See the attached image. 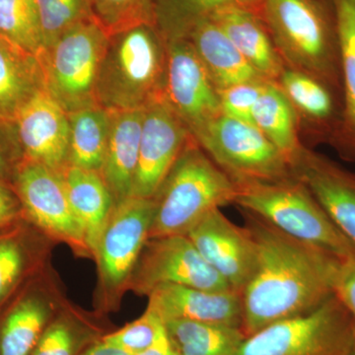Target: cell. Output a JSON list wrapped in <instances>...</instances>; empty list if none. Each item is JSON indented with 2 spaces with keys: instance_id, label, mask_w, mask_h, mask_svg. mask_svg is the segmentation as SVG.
Returning <instances> with one entry per match:
<instances>
[{
  "instance_id": "12",
  "label": "cell",
  "mask_w": 355,
  "mask_h": 355,
  "mask_svg": "<svg viewBox=\"0 0 355 355\" xmlns=\"http://www.w3.org/2000/svg\"><path fill=\"white\" fill-rule=\"evenodd\" d=\"M67 301L62 279L50 263L0 310V355H31Z\"/></svg>"
},
{
  "instance_id": "34",
  "label": "cell",
  "mask_w": 355,
  "mask_h": 355,
  "mask_svg": "<svg viewBox=\"0 0 355 355\" xmlns=\"http://www.w3.org/2000/svg\"><path fill=\"white\" fill-rule=\"evenodd\" d=\"M44 50L74 26L91 19L87 0H34Z\"/></svg>"
},
{
  "instance_id": "3",
  "label": "cell",
  "mask_w": 355,
  "mask_h": 355,
  "mask_svg": "<svg viewBox=\"0 0 355 355\" xmlns=\"http://www.w3.org/2000/svg\"><path fill=\"white\" fill-rule=\"evenodd\" d=\"M164 57L156 26L140 25L110 37L96 83L106 111L142 110L162 97Z\"/></svg>"
},
{
  "instance_id": "25",
  "label": "cell",
  "mask_w": 355,
  "mask_h": 355,
  "mask_svg": "<svg viewBox=\"0 0 355 355\" xmlns=\"http://www.w3.org/2000/svg\"><path fill=\"white\" fill-rule=\"evenodd\" d=\"M340 46L343 90L342 121L335 141L343 155L355 160V0H328Z\"/></svg>"
},
{
  "instance_id": "24",
  "label": "cell",
  "mask_w": 355,
  "mask_h": 355,
  "mask_svg": "<svg viewBox=\"0 0 355 355\" xmlns=\"http://www.w3.org/2000/svg\"><path fill=\"white\" fill-rule=\"evenodd\" d=\"M62 180L72 209L83 225L93 256L105 226L116 207L113 196L99 172L67 166Z\"/></svg>"
},
{
  "instance_id": "20",
  "label": "cell",
  "mask_w": 355,
  "mask_h": 355,
  "mask_svg": "<svg viewBox=\"0 0 355 355\" xmlns=\"http://www.w3.org/2000/svg\"><path fill=\"white\" fill-rule=\"evenodd\" d=\"M144 110L108 112V146L100 174L116 205L132 196L139 161Z\"/></svg>"
},
{
  "instance_id": "10",
  "label": "cell",
  "mask_w": 355,
  "mask_h": 355,
  "mask_svg": "<svg viewBox=\"0 0 355 355\" xmlns=\"http://www.w3.org/2000/svg\"><path fill=\"white\" fill-rule=\"evenodd\" d=\"M196 137L219 168L234 182L291 176L288 161L258 128L220 114Z\"/></svg>"
},
{
  "instance_id": "18",
  "label": "cell",
  "mask_w": 355,
  "mask_h": 355,
  "mask_svg": "<svg viewBox=\"0 0 355 355\" xmlns=\"http://www.w3.org/2000/svg\"><path fill=\"white\" fill-rule=\"evenodd\" d=\"M147 307L162 320H188L242 329L241 293L210 291L195 287L163 284L148 296Z\"/></svg>"
},
{
  "instance_id": "21",
  "label": "cell",
  "mask_w": 355,
  "mask_h": 355,
  "mask_svg": "<svg viewBox=\"0 0 355 355\" xmlns=\"http://www.w3.org/2000/svg\"><path fill=\"white\" fill-rule=\"evenodd\" d=\"M186 37L197 51L217 91L263 77L243 57L214 20L200 21ZM184 37V38H186Z\"/></svg>"
},
{
  "instance_id": "30",
  "label": "cell",
  "mask_w": 355,
  "mask_h": 355,
  "mask_svg": "<svg viewBox=\"0 0 355 355\" xmlns=\"http://www.w3.org/2000/svg\"><path fill=\"white\" fill-rule=\"evenodd\" d=\"M260 0H154L156 27L168 36L184 38L200 21L228 6L258 8Z\"/></svg>"
},
{
  "instance_id": "42",
  "label": "cell",
  "mask_w": 355,
  "mask_h": 355,
  "mask_svg": "<svg viewBox=\"0 0 355 355\" xmlns=\"http://www.w3.org/2000/svg\"><path fill=\"white\" fill-rule=\"evenodd\" d=\"M347 355H355V338L354 343H352V349H350L349 354Z\"/></svg>"
},
{
  "instance_id": "28",
  "label": "cell",
  "mask_w": 355,
  "mask_h": 355,
  "mask_svg": "<svg viewBox=\"0 0 355 355\" xmlns=\"http://www.w3.org/2000/svg\"><path fill=\"white\" fill-rule=\"evenodd\" d=\"M69 165L100 173L108 146V111L93 105L69 114Z\"/></svg>"
},
{
  "instance_id": "39",
  "label": "cell",
  "mask_w": 355,
  "mask_h": 355,
  "mask_svg": "<svg viewBox=\"0 0 355 355\" xmlns=\"http://www.w3.org/2000/svg\"><path fill=\"white\" fill-rule=\"evenodd\" d=\"M9 127L12 125L0 123V182L12 184L14 170L22 160L23 154L17 139H9L1 135Z\"/></svg>"
},
{
  "instance_id": "11",
  "label": "cell",
  "mask_w": 355,
  "mask_h": 355,
  "mask_svg": "<svg viewBox=\"0 0 355 355\" xmlns=\"http://www.w3.org/2000/svg\"><path fill=\"white\" fill-rule=\"evenodd\" d=\"M163 284L210 291H232L187 235L149 238L133 270L128 291L148 296Z\"/></svg>"
},
{
  "instance_id": "26",
  "label": "cell",
  "mask_w": 355,
  "mask_h": 355,
  "mask_svg": "<svg viewBox=\"0 0 355 355\" xmlns=\"http://www.w3.org/2000/svg\"><path fill=\"white\" fill-rule=\"evenodd\" d=\"M102 319L67 301L44 331L31 355H80L109 333Z\"/></svg>"
},
{
  "instance_id": "17",
  "label": "cell",
  "mask_w": 355,
  "mask_h": 355,
  "mask_svg": "<svg viewBox=\"0 0 355 355\" xmlns=\"http://www.w3.org/2000/svg\"><path fill=\"white\" fill-rule=\"evenodd\" d=\"M291 170L355 248V174L323 156L303 150L292 160Z\"/></svg>"
},
{
  "instance_id": "5",
  "label": "cell",
  "mask_w": 355,
  "mask_h": 355,
  "mask_svg": "<svg viewBox=\"0 0 355 355\" xmlns=\"http://www.w3.org/2000/svg\"><path fill=\"white\" fill-rule=\"evenodd\" d=\"M257 11L294 62L331 88L342 86L340 46L328 0H260Z\"/></svg>"
},
{
  "instance_id": "23",
  "label": "cell",
  "mask_w": 355,
  "mask_h": 355,
  "mask_svg": "<svg viewBox=\"0 0 355 355\" xmlns=\"http://www.w3.org/2000/svg\"><path fill=\"white\" fill-rule=\"evenodd\" d=\"M261 76L275 77L282 64L257 8L228 6L210 17Z\"/></svg>"
},
{
  "instance_id": "36",
  "label": "cell",
  "mask_w": 355,
  "mask_h": 355,
  "mask_svg": "<svg viewBox=\"0 0 355 355\" xmlns=\"http://www.w3.org/2000/svg\"><path fill=\"white\" fill-rule=\"evenodd\" d=\"M265 83L263 80L250 81L219 90L221 114L254 125L253 109Z\"/></svg>"
},
{
  "instance_id": "32",
  "label": "cell",
  "mask_w": 355,
  "mask_h": 355,
  "mask_svg": "<svg viewBox=\"0 0 355 355\" xmlns=\"http://www.w3.org/2000/svg\"><path fill=\"white\" fill-rule=\"evenodd\" d=\"M0 36L39 57L44 51L34 0H0Z\"/></svg>"
},
{
  "instance_id": "40",
  "label": "cell",
  "mask_w": 355,
  "mask_h": 355,
  "mask_svg": "<svg viewBox=\"0 0 355 355\" xmlns=\"http://www.w3.org/2000/svg\"><path fill=\"white\" fill-rule=\"evenodd\" d=\"M89 345L80 355H132L103 338Z\"/></svg>"
},
{
  "instance_id": "8",
  "label": "cell",
  "mask_w": 355,
  "mask_h": 355,
  "mask_svg": "<svg viewBox=\"0 0 355 355\" xmlns=\"http://www.w3.org/2000/svg\"><path fill=\"white\" fill-rule=\"evenodd\" d=\"M355 322L336 295L317 309L247 336L237 355H347Z\"/></svg>"
},
{
  "instance_id": "4",
  "label": "cell",
  "mask_w": 355,
  "mask_h": 355,
  "mask_svg": "<svg viewBox=\"0 0 355 355\" xmlns=\"http://www.w3.org/2000/svg\"><path fill=\"white\" fill-rule=\"evenodd\" d=\"M234 202L282 232L335 254L355 256L352 246L334 225L314 196L292 175L282 179L239 181Z\"/></svg>"
},
{
  "instance_id": "1",
  "label": "cell",
  "mask_w": 355,
  "mask_h": 355,
  "mask_svg": "<svg viewBox=\"0 0 355 355\" xmlns=\"http://www.w3.org/2000/svg\"><path fill=\"white\" fill-rule=\"evenodd\" d=\"M258 252L253 277L242 291V331L252 336L277 322L301 316L335 295L342 259L295 239L246 211Z\"/></svg>"
},
{
  "instance_id": "15",
  "label": "cell",
  "mask_w": 355,
  "mask_h": 355,
  "mask_svg": "<svg viewBox=\"0 0 355 355\" xmlns=\"http://www.w3.org/2000/svg\"><path fill=\"white\" fill-rule=\"evenodd\" d=\"M187 236L232 291L242 293L258 263L256 243L250 231L236 225L217 209L203 217Z\"/></svg>"
},
{
  "instance_id": "27",
  "label": "cell",
  "mask_w": 355,
  "mask_h": 355,
  "mask_svg": "<svg viewBox=\"0 0 355 355\" xmlns=\"http://www.w3.org/2000/svg\"><path fill=\"white\" fill-rule=\"evenodd\" d=\"M164 327L179 355H237L247 338L240 328L188 320H168Z\"/></svg>"
},
{
  "instance_id": "13",
  "label": "cell",
  "mask_w": 355,
  "mask_h": 355,
  "mask_svg": "<svg viewBox=\"0 0 355 355\" xmlns=\"http://www.w3.org/2000/svg\"><path fill=\"white\" fill-rule=\"evenodd\" d=\"M162 98L193 132L221 114L218 91L186 38L170 43Z\"/></svg>"
},
{
  "instance_id": "22",
  "label": "cell",
  "mask_w": 355,
  "mask_h": 355,
  "mask_svg": "<svg viewBox=\"0 0 355 355\" xmlns=\"http://www.w3.org/2000/svg\"><path fill=\"white\" fill-rule=\"evenodd\" d=\"M44 89L39 58L0 36V123L13 125L21 110Z\"/></svg>"
},
{
  "instance_id": "7",
  "label": "cell",
  "mask_w": 355,
  "mask_h": 355,
  "mask_svg": "<svg viewBox=\"0 0 355 355\" xmlns=\"http://www.w3.org/2000/svg\"><path fill=\"white\" fill-rule=\"evenodd\" d=\"M108 42L106 33L87 19L39 55L46 91L67 114L97 105L96 83Z\"/></svg>"
},
{
  "instance_id": "35",
  "label": "cell",
  "mask_w": 355,
  "mask_h": 355,
  "mask_svg": "<svg viewBox=\"0 0 355 355\" xmlns=\"http://www.w3.org/2000/svg\"><path fill=\"white\" fill-rule=\"evenodd\" d=\"M163 329L164 323L161 318L146 307L141 316L119 330L109 331L103 338L130 354L137 355L149 349L157 340Z\"/></svg>"
},
{
  "instance_id": "14",
  "label": "cell",
  "mask_w": 355,
  "mask_h": 355,
  "mask_svg": "<svg viewBox=\"0 0 355 355\" xmlns=\"http://www.w3.org/2000/svg\"><path fill=\"white\" fill-rule=\"evenodd\" d=\"M186 139L183 121L162 97L144 108L132 196L154 197L186 146Z\"/></svg>"
},
{
  "instance_id": "37",
  "label": "cell",
  "mask_w": 355,
  "mask_h": 355,
  "mask_svg": "<svg viewBox=\"0 0 355 355\" xmlns=\"http://www.w3.org/2000/svg\"><path fill=\"white\" fill-rule=\"evenodd\" d=\"M334 293L355 322V256L340 261L334 284Z\"/></svg>"
},
{
  "instance_id": "16",
  "label": "cell",
  "mask_w": 355,
  "mask_h": 355,
  "mask_svg": "<svg viewBox=\"0 0 355 355\" xmlns=\"http://www.w3.org/2000/svg\"><path fill=\"white\" fill-rule=\"evenodd\" d=\"M23 158L62 172L69 166V114L46 91H39L14 123Z\"/></svg>"
},
{
  "instance_id": "29",
  "label": "cell",
  "mask_w": 355,
  "mask_h": 355,
  "mask_svg": "<svg viewBox=\"0 0 355 355\" xmlns=\"http://www.w3.org/2000/svg\"><path fill=\"white\" fill-rule=\"evenodd\" d=\"M253 123L288 161L300 153L291 101L279 88L266 83L253 109Z\"/></svg>"
},
{
  "instance_id": "38",
  "label": "cell",
  "mask_w": 355,
  "mask_h": 355,
  "mask_svg": "<svg viewBox=\"0 0 355 355\" xmlns=\"http://www.w3.org/2000/svg\"><path fill=\"white\" fill-rule=\"evenodd\" d=\"M24 219L22 205L12 184L0 182V231Z\"/></svg>"
},
{
  "instance_id": "41",
  "label": "cell",
  "mask_w": 355,
  "mask_h": 355,
  "mask_svg": "<svg viewBox=\"0 0 355 355\" xmlns=\"http://www.w3.org/2000/svg\"><path fill=\"white\" fill-rule=\"evenodd\" d=\"M137 355H179L173 347L171 342H170L169 338H168L167 333L164 329L161 331L160 336L157 338L155 343L151 345L149 349L144 350V352H140Z\"/></svg>"
},
{
  "instance_id": "2",
  "label": "cell",
  "mask_w": 355,
  "mask_h": 355,
  "mask_svg": "<svg viewBox=\"0 0 355 355\" xmlns=\"http://www.w3.org/2000/svg\"><path fill=\"white\" fill-rule=\"evenodd\" d=\"M234 181L200 149L187 144L154 195L149 238L187 235L212 210L234 202Z\"/></svg>"
},
{
  "instance_id": "31",
  "label": "cell",
  "mask_w": 355,
  "mask_h": 355,
  "mask_svg": "<svg viewBox=\"0 0 355 355\" xmlns=\"http://www.w3.org/2000/svg\"><path fill=\"white\" fill-rule=\"evenodd\" d=\"M282 83L288 99L303 113L326 130L334 128L338 132V109L330 85L316 77L292 70L282 72Z\"/></svg>"
},
{
  "instance_id": "6",
  "label": "cell",
  "mask_w": 355,
  "mask_h": 355,
  "mask_svg": "<svg viewBox=\"0 0 355 355\" xmlns=\"http://www.w3.org/2000/svg\"><path fill=\"white\" fill-rule=\"evenodd\" d=\"M153 214V198L130 196L114 207L93 256L98 275L93 312L98 316L104 318L120 309L149 239Z\"/></svg>"
},
{
  "instance_id": "33",
  "label": "cell",
  "mask_w": 355,
  "mask_h": 355,
  "mask_svg": "<svg viewBox=\"0 0 355 355\" xmlns=\"http://www.w3.org/2000/svg\"><path fill=\"white\" fill-rule=\"evenodd\" d=\"M91 19L112 37L140 25L156 26L154 0H87Z\"/></svg>"
},
{
  "instance_id": "9",
  "label": "cell",
  "mask_w": 355,
  "mask_h": 355,
  "mask_svg": "<svg viewBox=\"0 0 355 355\" xmlns=\"http://www.w3.org/2000/svg\"><path fill=\"white\" fill-rule=\"evenodd\" d=\"M12 186L22 205L25 220L55 244L69 247L78 258L93 260L60 172L23 158L14 170Z\"/></svg>"
},
{
  "instance_id": "19",
  "label": "cell",
  "mask_w": 355,
  "mask_h": 355,
  "mask_svg": "<svg viewBox=\"0 0 355 355\" xmlns=\"http://www.w3.org/2000/svg\"><path fill=\"white\" fill-rule=\"evenodd\" d=\"M55 243L27 220L0 231V310L51 263Z\"/></svg>"
}]
</instances>
